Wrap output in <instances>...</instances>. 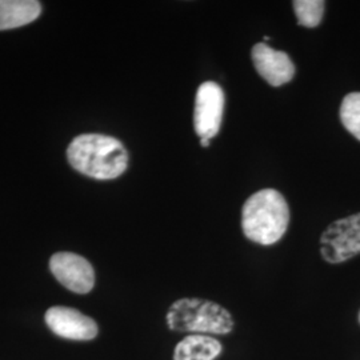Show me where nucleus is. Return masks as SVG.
I'll use <instances>...</instances> for the list:
<instances>
[{"mask_svg":"<svg viewBox=\"0 0 360 360\" xmlns=\"http://www.w3.org/2000/svg\"><path fill=\"white\" fill-rule=\"evenodd\" d=\"M297 23L300 26L314 28L319 26L324 13V1L322 0H295L294 3Z\"/></svg>","mask_w":360,"mask_h":360,"instance_id":"9b49d317","label":"nucleus"},{"mask_svg":"<svg viewBox=\"0 0 360 360\" xmlns=\"http://www.w3.org/2000/svg\"><path fill=\"white\" fill-rule=\"evenodd\" d=\"M200 144H202V147H208L210 146V141H207V139H202L200 141Z\"/></svg>","mask_w":360,"mask_h":360,"instance_id":"ddd939ff","label":"nucleus"},{"mask_svg":"<svg viewBox=\"0 0 360 360\" xmlns=\"http://www.w3.org/2000/svg\"><path fill=\"white\" fill-rule=\"evenodd\" d=\"M290 223V208L283 195L266 188L251 195L242 211L245 236L257 245H270L282 239Z\"/></svg>","mask_w":360,"mask_h":360,"instance_id":"f03ea898","label":"nucleus"},{"mask_svg":"<svg viewBox=\"0 0 360 360\" xmlns=\"http://www.w3.org/2000/svg\"><path fill=\"white\" fill-rule=\"evenodd\" d=\"M67 158L77 172L94 179H115L129 166V153L122 142L101 134L75 138L67 150Z\"/></svg>","mask_w":360,"mask_h":360,"instance_id":"f257e3e1","label":"nucleus"},{"mask_svg":"<svg viewBox=\"0 0 360 360\" xmlns=\"http://www.w3.org/2000/svg\"><path fill=\"white\" fill-rule=\"evenodd\" d=\"M340 119L348 132L360 141V92L348 94L343 99Z\"/></svg>","mask_w":360,"mask_h":360,"instance_id":"f8f14e48","label":"nucleus"},{"mask_svg":"<svg viewBox=\"0 0 360 360\" xmlns=\"http://www.w3.org/2000/svg\"><path fill=\"white\" fill-rule=\"evenodd\" d=\"M360 254V212L331 223L321 236V255L339 264Z\"/></svg>","mask_w":360,"mask_h":360,"instance_id":"20e7f679","label":"nucleus"},{"mask_svg":"<svg viewBox=\"0 0 360 360\" xmlns=\"http://www.w3.org/2000/svg\"><path fill=\"white\" fill-rule=\"evenodd\" d=\"M359 322H360V312H359Z\"/></svg>","mask_w":360,"mask_h":360,"instance_id":"4468645a","label":"nucleus"},{"mask_svg":"<svg viewBox=\"0 0 360 360\" xmlns=\"http://www.w3.org/2000/svg\"><path fill=\"white\" fill-rule=\"evenodd\" d=\"M40 13L41 4L37 0H0V31L30 25Z\"/></svg>","mask_w":360,"mask_h":360,"instance_id":"1a4fd4ad","label":"nucleus"},{"mask_svg":"<svg viewBox=\"0 0 360 360\" xmlns=\"http://www.w3.org/2000/svg\"><path fill=\"white\" fill-rule=\"evenodd\" d=\"M221 343L208 335H188L174 351V360H215L221 354Z\"/></svg>","mask_w":360,"mask_h":360,"instance_id":"9d476101","label":"nucleus"},{"mask_svg":"<svg viewBox=\"0 0 360 360\" xmlns=\"http://www.w3.org/2000/svg\"><path fill=\"white\" fill-rule=\"evenodd\" d=\"M50 270L58 282L75 294H89L95 284V272L87 259L72 252L52 255Z\"/></svg>","mask_w":360,"mask_h":360,"instance_id":"423d86ee","label":"nucleus"},{"mask_svg":"<svg viewBox=\"0 0 360 360\" xmlns=\"http://www.w3.org/2000/svg\"><path fill=\"white\" fill-rule=\"evenodd\" d=\"M224 111V92L215 82H205L196 92L193 126L200 139L218 135Z\"/></svg>","mask_w":360,"mask_h":360,"instance_id":"39448f33","label":"nucleus"},{"mask_svg":"<svg viewBox=\"0 0 360 360\" xmlns=\"http://www.w3.org/2000/svg\"><path fill=\"white\" fill-rule=\"evenodd\" d=\"M166 319L169 330L193 335H227L235 326L229 309L199 297H183L174 302Z\"/></svg>","mask_w":360,"mask_h":360,"instance_id":"7ed1b4c3","label":"nucleus"},{"mask_svg":"<svg viewBox=\"0 0 360 360\" xmlns=\"http://www.w3.org/2000/svg\"><path fill=\"white\" fill-rule=\"evenodd\" d=\"M46 323L52 333L71 340H92L98 336V324L80 311L63 306L51 307L46 312Z\"/></svg>","mask_w":360,"mask_h":360,"instance_id":"0eeeda50","label":"nucleus"},{"mask_svg":"<svg viewBox=\"0 0 360 360\" xmlns=\"http://www.w3.org/2000/svg\"><path fill=\"white\" fill-rule=\"evenodd\" d=\"M252 62L257 74L274 87L291 82L295 75V65L283 51H276L264 43H257L252 49Z\"/></svg>","mask_w":360,"mask_h":360,"instance_id":"6e6552de","label":"nucleus"}]
</instances>
